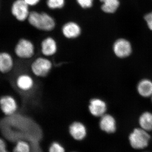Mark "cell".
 Here are the masks:
<instances>
[{"label": "cell", "instance_id": "9c48e42d", "mask_svg": "<svg viewBox=\"0 0 152 152\" xmlns=\"http://www.w3.org/2000/svg\"><path fill=\"white\" fill-rule=\"evenodd\" d=\"M88 109L90 113L92 115L96 117H101L105 114L107 104L101 99L95 98L90 101Z\"/></svg>", "mask_w": 152, "mask_h": 152}, {"label": "cell", "instance_id": "603a6c76", "mask_svg": "<svg viewBox=\"0 0 152 152\" xmlns=\"http://www.w3.org/2000/svg\"><path fill=\"white\" fill-rule=\"evenodd\" d=\"M145 18L146 21L149 28L152 31V12L145 15Z\"/></svg>", "mask_w": 152, "mask_h": 152}, {"label": "cell", "instance_id": "44dd1931", "mask_svg": "<svg viewBox=\"0 0 152 152\" xmlns=\"http://www.w3.org/2000/svg\"><path fill=\"white\" fill-rule=\"evenodd\" d=\"M79 4L83 8H88L92 6L93 0H77Z\"/></svg>", "mask_w": 152, "mask_h": 152}, {"label": "cell", "instance_id": "5b68a950", "mask_svg": "<svg viewBox=\"0 0 152 152\" xmlns=\"http://www.w3.org/2000/svg\"><path fill=\"white\" fill-rule=\"evenodd\" d=\"M15 53L16 56L20 58H30L34 53V48L30 41L26 39H21L15 47Z\"/></svg>", "mask_w": 152, "mask_h": 152}, {"label": "cell", "instance_id": "d4e9b609", "mask_svg": "<svg viewBox=\"0 0 152 152\" xmlns=\"http://www.w3.org/2000/svg\"></svg>", "mask_w": 152, "mask_h": 152}, {"label": "cell", "instance_id": "9a60e30c", "mask_svg": "<svg viewBox=\"0 0 152 152\" xmlns=\"http://www.w3.org/2000/svg\"><path fill=\"white\" fill-rule=\"evenodd\" d=\"M139 94L144 97L152 96V82L147 79L142 80L137 86Z\"/></svg>", "mask_w": 152, "mask_h": 152}, {"label": "cell", "instance_id": "277c9868", "mask_svg": "<svg viewBox=\"0 0 152 152\" xmlns=\"http://www.w3.org/2000/svg\"><path fill=\"white\" fill-rule=\"evenodd\" d=\"M52 68L51 62L44 58L36 59L31 66L33 73L38 77H45L49 73Z\"/></svg>", "mask_w": 152, "mask_h": 152}, {"label": "cell", "instance_id": "6da1fadb", "mask_svg": "<svg viewBox=\"0 0 152 152\" xmlns=\"http://www.w3.org/2000/svg\"><path fill=\"white\" fill-rule=\"evenodd\" d=\"M28 19L30 24L39 29L49 31L55 27L53 19L45 13H39L36 12H31Z\"/></svg>", "mask_w": 152, "mask_h": 152}, {"label": "cell", "instance_id": "ac0fdd59", "mask_svg": "<svg viewBox=\"0 0 152 152\" xmlns=\"http://www.w3.org/2000/svg\"><path fill=\"white\" fill-rule=\"evenodd\" d=\"M13 152H31V146L25 141H19L17 142Z\"/></svg>", "mask_w": 152, "mask_h": 152}, {"label": "cell", "instance_id": "7a4b0ae2", "mask_svg": "<svg viewBox=\"0 0 152 152\" xmlns=\"http://www.w3.org/2000/svg\"><path fill=\"white\" fill-rule=\"evenodd\" d=\"M151 139L149 134L142 128H136L129 136V141L133 148L141 150L148 145Z\"/></svg>", "mask_w": 152, "mask_h": 152}, {"label": "cell", "instance_id": "ffe728a7", "mask_svg": "<svg viewBox=\"0 0 152 152\" xmlns=\"http://www.w3.org/2000/svg\"><path fill=\"white\" fill-rule=\"evenodd\" d=\"M49 152H65L64 147L59 143L55 142L49 148Z\"/></svg>", "mask_w": 152, "mask_h": 152}, {"label": "cell", "instance_id": "ba28073f", "mask_svg": "<svg viewBox=\"0 0 152 152\" xmlns=\"http://www.w3.org/2000/svg\"><path fill=\"white\" fill-rule=\"evenodd\" d=\"M113 50L117 57L120 58L129 56L132 53V47L128 41L120 39L115 43Z\"/></svg>", "mask_w": 152, "mask_h": 152}, {"label": "cell", "instance_id": "3957f363", "mask_svg": "<svg viewBox=\"0 0 152 152\" xmlns=\"http://www.w3.org/2000/svg\"><path fill=\"white\" fill-rule=\"evenodd\" d=\"M18 108L16 99L10 95L5 94L0 96V110L6 116L13 115Z\"/></svg>", "mask_w": 152, "mask_h": 152}, {"label": "cell", "instance_id": "30bf717a", "mask_svg": "<svg viewBox=\"0 0 152 152\" xmlns=\"http://www.w3.org/2000/svg\"><path fill=\"white\" fill-rule=\"evenodd\" d=\"M69 132L73 138L77 141L83 140L87 135V129L83 124L75 122L70 126Z\"/></svg>", "mask_w": 152, "mask_h": 152}, {"label": "cell", "instance_id": "4fadbf2b", "mask_svg": "<svg viewBox=\"0 0 152 152\" xmlns=\"http://www.w3.org/2000/svg\"><path fill=\"white\" fill-rule=\"evenodd\" d=\"M62 31L64 35L69 39L77 37L80 35L81 29L76 23L69 22L66 24L63 27Z\"/></svg>", "mask_w": 152, "mask_h": 152}, {"label": "cell", "instance_id": "52a82bcc", "mask_svg": "<svg viewBox=\"0 0 152 152\" xmlns=\"http://www.w3.org/2000/svg\"><path fill=\"white\" fill-rule=\"evenodd\" d=\"M15 66L13 58L7 52H0V74L6 75L12 70Z\"/></svg>", "mask_w": 152, "mask_h": 152}, {"label": "cell", "instance_id": "2e32d148", "mask_svg": "<svg viewBox=\"0 0 152 152\" xmlns=\"http://www.w3.org/2000/svg\"><path fill=\"white\" fill-rule=\"evenodd\" d=\"M141 128L148 132L152 131V114L150 112L143 113L139 119Z\"/></svg>", "mask_w": 152, "mask_h": 152}, {"label": "cell", "instance_id": "484cf974", "mask_svg": "<svg viewBox=\"0 0 152 152\" xmlns=\"http://www.w3.org/2000/svg\"></svg>", "mask_w": 152, "mask_h": 152}, {"label": "cell", "instance_id": "5bb4252c", "mask_svg": "<svg viewBox=\"0 0 152 152\" xmlns=\"http://www.w3.org/2000/svg\"><path fill=\"white\" fill-rule=\"evenodd\" d=\"M42 52L46 56H50L56 53L57 46L56 41L52 38L45 39L42 43Z\"/></svg>", "mask_w": 152, "mask_h": 152}, {"label": "cell", "instance_id": "7402d4cb", "mask_svg": "<svg viewBox=\"0 0 152 152\" xmlns=\"http://www.w3.org/2000/svg\"><path fill=\"white\" fill-rule=\"evenodd\" d=\"M0 152H10L7 149L6 142L1 138H0Z\"/></svg>", "mask_w": 152, "mask_h": 152}, {"label": "cell", "instance_id": "8992f818", "mask_svg": "<svg viewBox=\"0 0 152 152\" xmlns=\"http://www.w3.org/2000/svg\"><path fill=\"white\" fill-rule=\"evenodd\" d=\"M28 6L24 0H16L12 6V13L18 20L23 21L29 15Z\"/></svg>", "mask_w": 152, "mask_h": 152}, {"label": "cell", "instance_id": "d6986e66", "mask_svg": "<svg viewBox=\"0 0 152 152\" xmlns=\"http://www.w3.org/2000/svg\"><path fill=\"white\" fill-rule=\"evenodd\" d=\"M65 0H48L47 5L52 9L61 8L64 5Z\"/></svg>", "mask_w": 152, "mask_h": 152}, {"label": "cell", "instance_id": "7c38bea8", "mask_svg": "<svg viewBox=\"0 0 152 152\" xmlns=\"http://www.w3.org/2000/svg\"><path fill=\"white\" fill-rule=\"evenodd\" d=\"M15 83L17 88L23 91H29L34 86V80L28 74H21L18 76Z\"/></svg>", "mask_w": 152, "mask_h": 152}, {"label": "cell", "instance_id": "8fae6325", "mask_svg": "<svg viewBox=\"0 0 152 152\" xmlns=\"http://www.w3.org/2000/svg\"><path fill=\"white\" fill-rule=\"evenodd\" d=\"M99 126L102 130L108 134L113 133L116 130L115 120L109 114H104L101 117Z\"/></svg>", "mask_w": 152, "mask_h": 152}, {"label": "cell", "instance_id": "cb8c5ba5", "mask_svg": "<svg viewBox=\"0 0 152 152\" xmlns=\"http://www.w3.org/2000/svg\"><path fill=\"white\" fill-rule=\"evenodd\" d=\"M29 6H34L37 4L40 0H24Z\"/></svg>", "mask_w": 152, "mask_h": 152}, {"label": "cell", "instance_id": "e0dca14e", "mask_svg": "<svg viewBox=\"0 0 152 152\" xmlns=\"http://www.w3.org/2000/svg\"><path fill=\"white\" fill-rule=\"evenodd\" d=\"M103 3L102 7V10L105 12L112 13L115 12L119 5L118 0H100Z\"/></svg>", "mask_w": 152, "mask_h": 152}]
</instances>
